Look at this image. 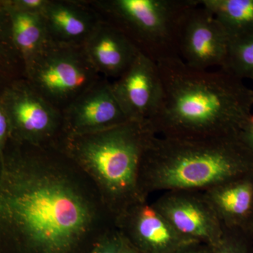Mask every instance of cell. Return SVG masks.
Returning <instances> with one entry per match:
<instances>
[{
    "mask_svg": "<svg viewBox=\"0 0 253 253\" xmlns=\"http://www.w3.org/2000/svg\"><path fill=\"white\" fill-rule=\"evenodd\" d=\"M14 142L0 153V253H89L115 226L94 184L59 148Z\"/></svg>",
    "mask_w": 253,
    "mask_h": 253,
    "instance_id": "cell-1",
    "label": "cell"
},
{
    "mask_svg": "<svg viewBox=\"0 0 253 253\" xmlns=\"http://www.w3.org/2000/svg\"><path fill=\"white\" fill-rule=\"evenodd\" d=\"M11 139L9 118L2 102L0 101V153L2 152Z\"/></svg>",
    "mask_w": 253,
    "mask_h": 253,
    "instance_id": "cell-22",
    "label": "cell"
},
{
    "mask_svg": "<svg viewBox=\"0 0 253 253\" xmlns=\"http://www.w3.org/2000/svg\"><path fill=\"white\" fill-rule=\"evenodd\" d=\"M213 253H251L249 239L239 231L224 229V234L215 246Z\"/></svg>",
    "mask_w": 253,
    "mask_h": 253,
    "instance_id": "cell-20",
    "label": "cell"
},
{
    "mask_svg": "<svg viewBox=\"0 0 253 253\" xmlns=\"http://www.w3.org/2000/svg\"><path fill=\"white\" fill-rule=\"evenodd\" d=\"M139 52L156 63L179 57L183 23L198 0H87Z\"/></svg>",
    "mask_w": 253,
    "mask_h": 253,
    "instance_id": "cell-5",
    "label": "cell"
},
{
    "mask_svg": "<svg viewBox=\"0 0 253 253\" xmlns=\"http://www.w3.org/2000/svg\"><path fill=\"white\" fill-rule=\"evenodd\" d=\"M214 16L230 40L253 34V0H198Z\"/></svg>",
    "mask_w": 253,
    "mask_h": 253,
    "instance_id": "cell-17",
    "label": "cell"
},
{
    "mask_svg": "<svg viewBox=\"0 0 253 253\" xmlns=\"http://www.w3.org/2000/svg\"><path fill=\"white\" fill-rule=\"evenodd\" d=\"M152 205L179 234L194 242L212 247L224 234V228L202 191H166Z\"/></svg>",
    "mask_w": 253,
    "mask_h": 253,
    "instance_id": "cell-8",
    "label": "cell"
},
{
    "mask_svg": "<svg viewBox=\"0 0 253 253\" xmlns=\"http://www.w3.org/2000/svg\"><path fill=\"white\" fill-rule=\"evenodd\" d=\"M156 136L148 121H129L105 130L61 139L56 147L94 184L113 222L141 195V162Z\"/></svg>",
    "mask_w": 253,
    "mask_h": 253,
    "instance_id": "cell-4",
    "label": "cell"
},
{
    "mask_svg": "<svg viewBox=\"0 0 253 253\" xmlns=\"http://www.w3.org/2000/svg\"><path fill=\"white\" fill-rule=\"evenodd\" d=\"M161 101L149 123L156 136L206 139L236 134L252 114L253 89L224 68L196 69L180 57L157 63Z\"/></svg>",
    "mask_w": 253,
    "mask_h": 253,
    "instance_id": "cell-2",
    "label": "cell"
},
{
    "mask_svg": "<svg viewBox=\"0 0 253 253\" xmlns=\"http://www.w3.org/2000/svg\"><path fill=\"white\" fill-rule=\"evenodd\" d=\"M240 135L242 138L243 141H244L245 144L248 146L250 151L253 153V114H251L250 116L249 120L242 130L240 131Z\"/></svg>",
    "mask_w": 253,
    "mask_h": 253,
    "instance_id": "cell-23",
    "label": "cell"
},
{
    "mask_svg": "<svg viewBox=\"0 0 253 253\" xmlns=\"http://www.w3.org/2000/svg\"><path fill=\"white\" fill-rule=\"evenodd\" d=\"M204 193L224 229L249 234L253 226V171Z\"/></svg>",
    "mask_w": 253,
    "mask_h": 253,
    "instance_id": "cell-15",
    "label": "cell"
},
{
    "mask_svg": "<svg viewBox=\"0 0 253 253\" xmlns=\"http://www.w3.org/2000/svg\"><path fill=\"white\" fill-rule=\"evenodd\" d=\"M49 0H20L7 4L18 11L31 14H42L45 9Z\"/></svg>",
    "mask_w": 253,
    "mask_h": 253,
    "instance_id": "cell-21",
    "label": "cell"
},
{
    "mask_svg": "<svg viewBox=\"0 0 253 253\" xmlns=\"http://www.w3.org/2000/svg\"><path fill=\"white\" fill-rule=\"evenodd\" d=\"M102 78L83 46L50 42L26 67L30 85L61 112Z\"/></svg>",
    "mask_w": 253,
    "mask_h": 253,
    "instance_id": "cell-6",
    "label": "cell"
},
{
    "mask_svg": "<svg viewBox=\"0 0 253 253\" xmlns=\"http://www.w3.org/2000/svg\"><path fill=\"white\" fill-rule=\"evenodd\" d=\"M176 253H213L211 246L208 245L194 243L183 248Z\"/></svg>",
    "mask_w": 253,
    "mask_h": 253,
    "instance_id": "cell-24",
    "label": "cell"
},
{
    "mask_svg": "<svg viewBox=\"0 0 253 253\" xmlns=\"http://www.w3.org/2000/svg\"><path fill=\"white\" fill-rule=\"evenodd\" d=\"M253 171L240 132L206 139L155 136L145 151L139 184L145 199L157 191H204Z\"/></svg>",
    "mask_w": 253,
    "mask_h": 253,
    "instance_id": "cell-3",
    "label": "cell"
},
{
    "mask_svg": "<svg viewBox=\"0 0 253 253\" xmlns=\"http://www.w3.org/2000/svg\"><path fill=\"white\" fill-rule=\"evenodd\" d=\"M88 253H141L116 226L110 228Z\"/></svg>",
    "mask_w": 253,
    "mask_h": 253,
    "instance_id": "cell-19",
    "label": "cell"
},
{
    "mask_svg": "<svg viewBox=\"0 0 253 253\" xmlns=\"http://www.w3.org/2000/svg\"><path fill=\"white\" fill-rule=\"evenodd\" d=\"M9 118L11 139L35 146H56L62 136V113L26 81L1 101Z\"/></svg>",
    "mask_w": 253,
    "mask_h": 253,
    "instance_id": "cell-7",
    "label": "cell"
},
{
    "mask_svg": "<svg viewBox=\"0 0 253 253\" xmlns=\"http://www.w3.org/2000/svg\"><path fill=\"white\" fill-rule=\"evenodd\" d=\"M230 38L214 16L199 4L189 11L181 28L179 57L191 67L224 68Z\"/></svg>",
    "mask_w": 253,
    "mask_h": 253,
    "instance_id": "cell-9",
    "label": "cell"
},
{
    "mask_svg": "<svg viewBox=\"0 0 253 253\" xmlns=\"http://www.w3.org/2000/svg\"><path fill=\"white\" fill-rule=\"evenodd\" d=\"M111 84L129 121H149L154 116L162 94L157 63L139 53L126 72Z\"/></svg>",
    "mask_w": 253,
    "mask_h": 253,
    "instance_id": "cell-12",
    "label": "cell"
},
{
    "mask_svg": "<svg viewBox=\"0 0 253 253\" xmlns=\"http://www.w3.org/2000/svg\"><path fill=\"white\" fill-rule=\"evenodd\" d=\"M50 42L83 46L101 21L87 0H49L42 14Z\"/></svg>",
    "mask_w": 253,
    "mask_h": 253,
    "instance_id": "cell-13",
    "label": "cell"
},
{
    "mask_svg": "<svg viewBox=\"0 0 253 253\" xmlns=\"http://www.w3.org/2000/svg\"><path fill=\"white\" fill-rule=\"evenodd\" d=\"M248 239H249L250 246H251V253H253V226L251 230L250 231L249 234L247 236Z\"/></svg>",
    "mask_w": 253,
    "mask_h": 253,
    "instance_id": "cell-25",
    "label": "cell"
},
{
    "mask_svg": "<svg viewBox=\"0 0 253 253\" xmlns=\"http://www.w3.org/2000/svg\"><path fill=\"white\" fill-rule=\"evenodd\" d=\"M83 47L100 76L109 81L122 76L140 53L121 30L103 18Z\"/></svg>",
    "mask_w": 253,
    "mask_h": 253,
    "instance_id": "cell-14",
    "label": "cell"
},
{
    "mask_svg": "<svg viewBox=\"0 0 253 253\" xmlns=\"http://www.w3.org/2000/svg\"><path fill=\"white\" fill-rule=\"evenodd\" d=\"M115 226L141 253H176L196 243L179 234L147 201L133 205Z\"/></svg>",
    "mask_w": 253,
    "mask_h": 253,
    "instance_id": "cell-11",
    "label": "cell"
},
{
    "mask_svg": "<svg viewBox=\"0 0 253 253\" xmlns=\"http://www.w3.org/2000/svg\"><path fill=\"white\" fill-rule=\"evenodd\" d=\"M224 69L243 81H253V34L230 40Z\"/></svg>",
    "mask_w": 253,
    "mask_h": 253,
    "instance_id": "cell-18",
    "label": "cell"
},
{
    "mask_svg": "<svg viewBox=\"0 0 253 253\" xmlns=\"http://www.w3.org/2000/svg\"><path fill=\"white\" fill-rule=\"evenodd\" d=\"M61 113V139L105 130L129 121L113 94L111 81L104 78Z\"/></svg>",
    "mask_w": 253,
    "mask_h": 253,
    "instance_id": "cell-10",
    "label": "cell"
},
{
    "mask_svg": "<svg viewBox=\"0 0 253 253\" xmlns=\"http://www.w3.org/2000/svg\"><path fill=\"white\" fill-rule=\"evenodd\" d=\"M13 42L25 66L33 61L50 43L42 14L18 11L6 4Z\"/></svg>",
    "mask_w": 253,
    "mask_h": 253,
    "instance_id": "cell-16",
    "label": "cell"
}]
</instances>
